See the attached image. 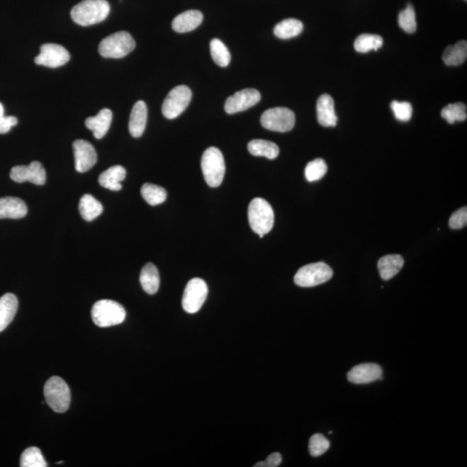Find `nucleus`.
<instances>
[{
	"mask_svg": "<svg viewBox=\"0 0 467 467\" xmlns=\"http://www.w3.org/2000/svg\"><path fill=\"white\" fill-rule=\"evenodd\" d=\"M248 149L251 154L256 157H265L269 159H276L278 152V147L276 144L264 140H254L250 141L248 145Z\"/></svg>",
	"mask_w": 467,
	"mask_h": 467,
	"instance_id": "26",
	"label": "nucleus"
},
{
	"mask_svg": "<svg viewBox=\"0 0 467 467\" xmlns=\"http://www.w3.org/2000/svg\"><path fill=\"white\" fill-rule=\"evenodd\" d=\"M203 16L201 11L189 10L176 16L172 21V29L176 33H184L197 29L201 25Z\"/></svg>",
	"mask_w": 467,
	"mask_h": 467,
	"instance_id": "18",
	"label": "nucleus"
},
{
	"mask_svg": "<svg viewBox=\"0 0 467 467\" xmlns=\"http://www.w3.org/2000/svg\"><path fill=\"white\" fill-rule=\"evenodd\" d=\"M113 120V113L108 108L101 109L95 117H89L85 121L86 127L93 132L97 140L103 139L109 130Z\"/></svg>",
	"mask_w": 467,
	"mask_h": 467,
	"instance_id": "19",
	"label": "nucleus"
},
{
	"mask_svg": "<svg viewBox=\"0 0 467 467\" xmlns=\"http://www.w3.org/2000/svg\"><path fill=\"white\" fill-rule=\"evenodd\" d=\"M11 179L17 183L30 182L43 186L46 182V171L38 161H33L29 166H18L11 169Z\"/></svg>",
	"mask_w": 467,
	"mask_h": 467,
	"instance_id": "12",
	"label": "nucleus"
},
{
	"mask_svg": "<svg viewBox=\"0 0 467 467\" xmlns=\"http://www.w3.org/2000/svg\"><path fill=\"white\" fill-rule=\"evenodd\" d=\"M91 316L97 327H110L123 323L125 310L116 301L101 300L93 305Z\"/></svg>",
	"mask_w": 467,
	"mask_h": 467,
	"instance_id": "4",
	"label": "nucleus"
},
{
	"mask_svg": "<svg viewBox=\"0 0 467 467\" xmlns=\"http://www.w3.org/2000/svg\"><path fill=\"white\" fill-rule=\"evenodd\" d=\"M109 11L107 0H84L73 7L72 18L77 25L89 26L104 21Z\"/></svg>",
	"mask_w": 467,
	"mask_h": 467,
	"instance_id": "1",
	"label": "nucleus"
},
{
	"mask_svg": "<svg viewBox=\"0 0 467 467\" xmlns=\"http://www.w3.org/2000/svg\"><path fill=\"white\" fill-rule=\"evenodd\" d=\"M135 48V41L127 31H118L100 43L99 53L106 58H123Z\"/></svg>",
	"mask_w": 467,
	"mask_h": 467,
	"instance_id": "6",
	"label": "nucleus"
},
{
	"mask_svg": "<svg viewBox=\"0 0 467 467\" xmlns=\"http://www.w3.org/2000/svg\"><path fill=\"white\" fill-rule=\"evenodd\" d=\"M330 447V442L323 434L313 435L309 441V452L313 457H320L327 453Z\"/></svg>",
	"mask_w": 467,
	"mask_h": 467,
	"instance_id": "36",
	"label": "nucleus"
},
{
	"mask_svg": "<svg viewBox=\"0 0 467 467\" xmlns=\"http://www.w3.org/2000/svg\"><path fill=\"white\" fill-rule=\"evenodd\" d=\"M208 286L202 278H192L184 289L182 305L188 313H196L202 308L207 299Z\"/></svg>",
	"mask_w": 467,
	"mask_h": 467,
	"instance_id": "10",
	"label": "nucleus"
},
{
	"mask_svg": "<svg viewBox=\"0 0 467 467\" xmlns=\"http://www.w3.org/2000/svg\"><path fill=\"white\" fill-rule=\"evenodd\" d=\"M403 264V258L400 254H388L381 258L378 265L381 278L383 281L390 280L401 271Z\"/></svg>",
	"mask_w": 467,
	"mask_h": 467,
	"instance_id": "23",
	"label": "nucleus"
},
{
	"mask_svg": "<svg viewBox=\"0 0 467 467\" xmlns=\"http://www.w3.org/2000/svg\"><path fill=\"white\" fill-rule=\"evenodd\" d=\"M79 211L82 218L91 222L103 213V207L92 195L86 194L80 200Z\"/></svg>",
	"mask_w": 467,
	"mask_h": 467,
	"instance_id": "25",
	"label": "nucleus"
},
{
	"mask_svg": "<svg viewBox=\"0 0 467 467\" xmlns=\"http://www.w3.org/2000/svg\"><path fill=\"white\" fill-rule=\"evenodd\" d=\"M127 171L121 166L110 167L99 176V184L101 186L113 191H119L123 189L121 182L125 179Z\"/></svg>",
	"mask_w": 467,
	"mask_h": 467,
	"instance_id": "22",
	"label": "nucleus"
},
{
	"mask_svg": "<svg viewBox=\"0 0 467 467\" xmlns=\"http://www.w3.org/2000/svg\"><path fill=\"white\" fill-rule=\"evenodd\" d=\"M317 120L325 128H334L337 123V117L334 109V101L331 96L322 95L317 103Z\"/></svg>",
	"mask_w": 467,
	"mask_h": 467,
	"instance_id": "16",
	"label": "nucleus"
},
{
	"mask_svg": "<svg viewBox=\"0 0 467 467\" xmlns=\"http://www.w3.org/2000/svg\"><path fill=\"white\" fill-rule=\"evenodd\" d=\"M304 26L301 21L296 18H288L277 23L274 27V35L278 38L289 39L297 37L303 30Z\"/></svg>",
	"mask_w": 467,
	"mask_h": 467,
	"instance_id": "28",
	"label": "nucleus"
},
{
	"mask_svg": "<svg viewBox=\"0 0 467 467\" xmlns=\"http://www.w3.org/2000/svg\"><path fill=\"white\" fill-rule=\"evenodd\" d=\"M467 223V208L455 211L449 220V226L453 230H461L466 226Z\"/></svg>",
	"mask_w": 467,
	"mask_h": 467,
	"instance_id": "38",
	"label": "nucleus"
},
{
	"mask_svg": "<svg viewBox=\"0 0 467 467\" xmlns=\"http://www.w3.org/2000/svg\"><path fill=\"white\" fill-rule=\"evenodd\" d=\"M4 113H5V110H4L2 103H0V119H1L3 116H4Z\"/></svg>",
	"mask_w": 467,
	"mask_h": 467,
	"instance_id": "41",
	"label": "nucleus"
},
{
	"mask_svg": "<svg viewBox=\"0 0 467 467\" xmlns=\"http://www.w3.org/2000/svg\"><path fill=\"white\" fill-rule=\"evenodd\" d=\"M282 457L281 454L274 453L266 457L264 461L265 467H277L281 464Z\"/></svg>",
	"mask_w": 467,
	"mask_h": 467,
	"instance_id": "40",
	"label": "nucleus"
},
{
	"mask_svg": "<svg viewBox=\"0 0 467 467\" xmlns=\"http://www.w3.org/2000/svg\"><path fill=\"white\" fill-rule=\"evenodd\" d=\"M44 393L47 404L57 413H64L69 410L72 394L68 384L59 376H52L47 381Z\"/></svg>",
	"mask_w": 467,
	"mask_h": 467,
	"instance_id": "5",
	"label": "nucleus"
},
{
	"mask_svg": "<svg viewBox=\"0 0 467 467\" xmlns=\"http://www.w3.org/2000/svg\"><path fill=\"white\" fill-rule=\"evenodd\" d=\"M382 368L376 364H361L353 367L348 373L347 378L352 383L365 384L383 379Z\"/></svg>",
	"mask_w": 467,
	"mask_h": 467,
	"instance_id": "15",
	"label": "nucleus"
},
{
	"mask_svg": "<svg viewBox=\"0 0 467 467\" xmlns=\"http://www.w3.org/2000/svg\"><path fill=\"white\" fill-rule=\"evenodd\" d=\"M201 167L208 186H221L225 175V161L222 152L217 147L206 149L202 156Z\"/></svg>",
	"mask_w": 467,
	"mask_h": 467,
	"instance_id": "3",
	"label": "nucleus"
},
{
	"mask_svg": "<svg viewBox=\"0 0 467 467\" xmlns=\"http://www.w3.org/2000/svg\"><path fill=\"white\" fill-rule=\"evenodd\" d=\"M333 271L324 262L302 266L294 276V283L301 288H313L331 280Z\"/></svg>",
	"mask_w": 467,
	"mask_h": 467,
	"instance_id": "7",
	"label": "nucleus"
},
{
	"mask_svg": "<svg viewBox=\"0 0 467 467\" xmlns=\"http://www.w3.org/2000/svg\"><path fill=\"white\" fill-rule=\"evenodd\" d=\"M441 116L449 124H454L455 121H464L467 118L466 106L461 103L447 105L442 109Z\"/></svg>",
	"mask_w": 467,
	"mask_h": 467,
	"instance_id": "33",
	"label": "nucleus"
},
{
	"mask_svg": "<svg viewBox=\"0 0 467 467\" xmlns=\"http://www.w3.org/2000/svg\"><path fill=\"white\" fill-rule=\"evenodd\" d=\"M261 123L268 130L286 133L291 131L296 125V115L286 108H270L263 113Z\"/></svg>",
	"mask_w": 467,
	"mask_h": 467,
	"instance_id": "8",
	"label": "nucleus"
},
{
	"mask_svg": "<svg viewBox=\"0 0 467 467\" xmlns=\"http://www.w3.org/2000/svg\"><path fill=\"white\" fill-rule=\"evenodd\" d=\"M141 196L152 206L161 205L167 198V191L164 188L152 184H144L141 188Z\"/></svg>",
	"mask_w": 467,
	"mask_h": 467,
	"instance_id": "29",
	"label": "nucleus"
},
{
	"mask_svg": "<svg viewBox=\"0 0 467 467\" xmlns=\"http://www.w3.org/2000/svg\"><path fill=\"white\" fill-rule=\"evenodd\" d=\"M21 467H46L48 466L38 447H29L23 451L21 458Z\"/></svg>",
	"mask_w": 467,
	"mask_h": 467,
	"instance_id": "32",
	"label": "nucleus"
},
{
	"mask_svg": "<svg viewBox=\"0 0 467 467\" xmlns=\"http://www.w3.org/2000/svg\"><path fill=\"white\" fill-rule=\"evenodd\" d=\"M192 97L191 90L187 86H176L168 94L162 105V113L169 120L179 117L188 108Z\"/></svg>",
	"mask_w": 467,
	"mask_h": 467,
	"instance_id": "9",
	"label": "nucleus"
},
{
	"mask_svg": "<svg viewBox=\"0 0 467 467\" xmlns=\"http://www.w3.org/2000/svg\"><path fill=\"white\" fill-rule=\"evenodd\" d=\"M140 281L144 291L148 294H155L159 288V274L152 263H147L141 270Z\"/></svg>",
	"mask_w": 467,
	"mask_h": 467,
	"instance_id": "24",
	"label": "nucleus"
},
{
	"mask_svg": "<svg viewBox=\"0 0 467 467\" xmlns=\"http://www.w3.org/2000/svg\"><path fill=\"white\" fill-rule=\"evenodd\" d=\"M400 27L407 33H414L416 30L415 11L413 6L407 5L405 10L400 13L398 18Z\"/></svg>",
	"mask_w": 467,
	"mask_h": 467,
	"instance_id": "35",
	"label": "nucleus"
},
{
	"mask_svg": "<svg viewBox=\"0 0 467 467\" xmlns=\"http://www.w3.org/2000/svg\"><path fill=\"white\" fill-rule=\"evenodd\" d=\"M27 211L26 203L21 198H0V219H21L26 217Z\"/></svg>",
	"mask_w": 467,
	"mask_h": 467,
	"instance_id": "20",
	"label": "nucleus"
},
{
	"mask_svg": "<svg viewBox=\"0 0 467 467\" xmlns=\"http://www.w3.org/2000/svg\"><path fill=\"white\" fill-rule=\"evenodd\" d=\"M327 166L325 160L322 159H316L308 164L307 167L305 169V179L309 182H315L321 179L327 174Z\"/></svg>",
	"mask_w": 467,
	"mask_h": 467,
	"instance_id": "34",
	"label": "nucleus"
},
{
	"mask_svg": "<svg viewBox=\"0 0 467 467\" xmlns=\"http://www.w3.org/2000/svg\"><path fill=\"white\" fill-rule=\"evenodd\" d=\"M18 124V119L14 116H3L0 119V135H5L11 128Z\"/></svg>",
	"mask_w": 467,
	"mask_h": 467,
	"instance_id": "39",
	"label": "nucleus"
},
{
	"mask_svg": "<svg viewBox=\"0 0 467 467\" xmlns=\"http://www.w3.org/2000/svg\"><path fill=\"white\" fill-rule=\"evenodd\" d=\"M261 94L254 89H246L227 98L225 108L227 113L233 115L252 108L261 101Z\"/></svg>",
	"mask_w": 467,
	"mask_h": 467,
	"instance_id": "13",
	"label": "nucleus"
},
{
	"mask_svg": "<svg viewBox=\"0 0 467 467\" xmlns=\"http://www.w3.org/2000/svg\"><path fill=\"white\" fill-rule=\"evenodd\" d=\"M18 308V301L14 294L6 293L0 298V332L13 320Z\"/></svg>",
	"mask_w": 467,
	"mask_h": 467,
	"instance_id": "21",
	"label": "nucleus"
},
{
	"mask_svg": "<svg viewBox=\"0 0 467 467\" xmlns=\"http://www.w3.org/2000/svg\"><path fill=\"white\" fill-rule=\"evenodd\" d=\"M467 57V43L466 41L458 42L456 45L446 47L444 53H443V61L446 65L458 66L463 64Z\"/></svg>",
	"mask_w": 467,
	"mask_h": 467,
	"instance_id": "27",
	"label": "nucleus"
},
{
	"mask_svg": "<svg viewBox=\"0 0 467 467\" xmlns=\"http://www.w3.org/2000/svg\"><path fill=\"white\" fill-rule=\"evenodd\" d=\"M210 53L214 62L220 67H227L231 60L230 53L226 45L218 38L210 42Z\"/></svg>",
	"mask_w": 467,
	"mask_h": 467,
	"instance_id": "31",
	"label": "nucleus"
},
{
	"mask_svg": "<svg viewBox=\"0 0 467 467\" xmlns=\"http://www.w3.org/2000/svg\"><path fill=\"white\" fill-rule=\"evenodd\" d=\"M74 164L78 172L90 170L97 162V154L95 147L89 141L77 140L73 143Z\"/></svg>",
	"mask_w": 467,
	"mask_h": 467,
	"instance_id": "14",
	"label": "nucleus"
},
{
	"mask_svg": "<svg viewBox=\"0 0 467 467\" xmlns=\"http://www.w3.org/2000/svg\"><path fill=\"white\" fill-rule=\"evenodd\" d=\"M147 121V108L143 101H137L132 109L129 120V132L135 138L142 136Z\"/></svg>",
	"mask_w": 467,
	"mask_h": 467,
	"instance_id": "17",
	"label": "nucleus"
},
{
	"mask_svg": "<svg viewBox=\"0 0 467 467\" xmlns=\"http://www.w3.org/2000/svg\"><path fill=\"white\" fill-rule=\"evenodd\" d=\"M391 109L393 110L395 117L400 121H409L413 113V108L409 103H399V101H392L390 105Z\"/></svg>",
	"mask_w": 467,
	"mask_h": 467,
	"instance_id": "37",
	"label": "nucleus"
},
{
	"mask_svg": "<svg viewBox=\"0 0 467 467\" xmlns=\"http://www.w3.org/2000/svg\"><path fill=\"white\" fill-rule=\"evenodd\" d=\"M383 43V38L378 35L363 34L356 39L354 47L356 52L367 53L380 49Z\"/></svg>",
	"mask_w": 467,
	"mask_h": 467,
	"instance_id": "30",
	"label": "nucleus"
},
{
	"mask_svg": "<svg viewBox=\"0 0 467 467\" xmlns=\"http://www.w3.org/2000/svg\"><path fill=\"white\" fill-rule=\"evenodd\" d=\"M70 55L64 47L56 44H45L42 45L40 54L35 58L38 65L58 68L69 61Z\"/></svg>",
	"mask_w": 467,
	"mask_h": 467,
	"instance_id": "11",
	"label": "nucleus"
},
{
	"mask_svg": "<svg viewBox=\"0 0 467 467\" xmlns=\"http://www.w3.org/2000/svg\"><path fill=\"white\" fill-rule=\"evenodd\" d=\"M248 215L249 225L254 232L265 235L272 230L274 223V210L265 199H253L249 206Z\"/></svg>",
	"mask_w": 467,
	"mask_h": 467,
	"instance_id": "2",
	"label": "nucleus"
}]
</instances>
